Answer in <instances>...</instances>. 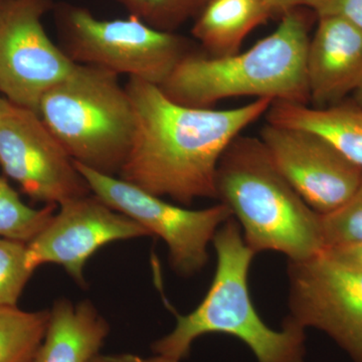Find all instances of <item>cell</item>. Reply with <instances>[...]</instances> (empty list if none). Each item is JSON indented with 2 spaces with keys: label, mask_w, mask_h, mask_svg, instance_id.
<instances>
[{
  "label": "cell",
  "mask_w": 362,
  "mask_h": 362,
  "mask_svg": "<svg viewBox=\"0 0 362 362\" xmlns=\"http://www.w3.org/2000/svg\"><path fill=\"white\" fill-rule=\"evenodd\" d=\"M289 319L322 331L354 362H362V271L317 255L289 261Z\"/></svg>",
  "instance_id": "cell-9"
},
{
  "label": "cell",
  "mask_w": 362,
  "mask_h": 362,
  "mask_svg": "<svg viewBox=\"0 0 362 362\" xmlns=\"http://www.w3.org/2000/svg\"><path fill=\"white\" fill-rule=\"evenodd\" d=\"M259 140L281 175L321 216L346 204L361 187L362 169L315 133L267 122Z\"/></svg>",
  "instance_id": "cell-11"
},
{
  "label": "cell",
  "mask_w": 362,
  "mask_h": 362,
  "mask_svg": "<svg viewBox=\"0 0 362 362\" xmlns=\"http://www.w3.org/2000/svg\"><path fill=\"white\" fill-rule=\"evenodd\" d=\"M273 16L283 14L296 7H301L303 0H267Z\"/></svg>",
  "instance_id": "cell-25"
},
{
  "label": "cell",
  "mask_w": 362,
  "mask_h": 362,
  "mask_svg": "<svg viewBox=\"0 0 362 362\" xmlns=\"http://www.w3.org/2000/svg\"><path fill=\"white\" fill-rule=\"evenodd\" d=\"M109 333L110 325L89 300L78 303L57 300L33 362H89Z\"/></svg>",
  "instance_id": "cell-14"
},
{
  "label": "cell",
  "mask_w": 362,
  "mask_h": 362,
  "mask_svg": "<svg viewBox=\"0 0 362 362\" xmlns=\"http://www.w3.org/2000/svg\"><path fill=\"white\" fill-rule=\"evenodd\" d=\"M28 244L0 237V306H18L33 272L25 263Z\"/></svg>",
  "instance_id": "cell-19"
},
{
  "label": "cell",
  "mask_w": 362,
  "mask_h": 362,
  "mask_svg": "<svg viewBox=\"0 0 362 362\" xmlns=\"http://www.w3.org/2000/svg\"><path fill=\"white\" fill-rule=\"evenodd\" d=\"M125 88L134 108L135 130L118 177L182 206L197 199H216L221 156L274 102L261 98L214 110L175 103L158 86L138 78H128Z\"/></svg>",
  "instance_id": "cell-1"
},
{
  "label": "cell",
  "mask_w": 362,
  "mask_h": 362,
  "mask_svg": "<svg viewBox=\"0 0 362 362\" xmlns=\"http://www.w3.org/2000/svg\"><path fill=\"white\" fill-rule=\"evenodd\" d=\"M54 6L52 0H7L0 21V96L35 112L77 65L42 25Z\"/></svg>",
  "instance_id": "cell-10"
},
{
  "label": "cell",
  "mask_w": 362,
  "mask_h": 362,
  "mask_svg": "<svg viewBox=\"0 0 362 362\" xmlns=\"http://www.w3.org/2000/svg\"><path fill=\"white\" fill-rule=\"evenodd\" d=\"M57 209L28 206L6 180L0 177V237L28 244L51 221Z\"/></svg>",
  "instance_id": "cell-18"
},
{
  "label": "cell",
  "mask_w": 362,
  "mask_h": 362,
  "mask_svg": "<svg viewBox=\"0 0 362 362\" xmlns=\"http://www.w3.org/2000/svg\"><path fill=\"white\" fill-rule=\"evenodd\" d=\"M59 47L76 64L99 66L161 86L194 44L176 33L162 32L141 18L100 20L89 9L68 2L54 4Z\"/></svg>",
  "instance_id": "cell-6"
},
{
  "label": "cell",
  "mask_w": 362,
  "mask_h": 362,
  "mask_svg": "<svg viewBox=\"0 0 362 362\" xmlns=\"http://www.w3.org/2000/svg\"><path fill=\"white\" fill-rule=\"evenodd\" d=\"M321 226L324 250L362 240V182L346 204L321 216Z\"/></svg>",
  "instance_id": "cell-20"
},
{
  "label": "cell",
  "mask_w": 362,
  "mask_h": 362,
  "mask_svg": "<svg viewBox=\"0 0 362 362\" xmlns=\"http://www.w3.org/2000/svg\"><path fill=\"white\" fill-rule=\"evenodd\" d=\"M303 6L310 8L318 18H340L362 32V0H303Z\"/></svg>",
  "instance_id": "cell-22"
},
{
  "label": "cell",
  "mask_w": 362,
  "mask_h": 362,
  "mask_svg": "<svg viewBox=\"0 0 362 362\" xmlns=\"http://www.w3.org/2000/svg\"><path fill=\"white\" fill-rule=\"evenodd\" d=\"M216 188L255 254L303 261L323 252L321 214L281 175L259 138L233 140L218 162Z\"/></svg>",
  "instance_id": "cell-3"
},
{
  "label": "cell",
  "mask_w": 362,
  "mask_h": 362,
  "mask_svg": "<svg viewBox=\"0 0 362 362\" xmlns=\"http://www.w3.org/2000/svg\"><path fill=\"white\" fill-rule=\"evenodd\" d=\"M266 117L268 123L321 136L362 169V108L354 102L317 108L274 101Z\"/></svg>",
  "instance_id": "cell-15"
},
{
  "label": "cell",
  "mask_w": 362,
  "mask_h": 362,
  "mask_svg": "<svg viewBox=\"0 0 362 362\" xmlns=\"http://www.w3.org/2000/svg\"><path fill=\"white\" fill-rule=\"evenodd\" d=\"M309 30L301 7L290 9L271 35L247 51L226 57L192 52L158 87L175 103L194 108L235 97L308 105Z\"/></svg>",
  "instance_id": "cell-2"
},
{
  "label": "cell",
  "mask_w": 362,
  "mask_h": 362,
  "mask_svg": "<svg viewBox=\"0 0 362 362\" xmlns=\"http://www.w3.org/2000/svg\"><path fill=\"white\" fill-rule=\"evenodd\" d=\"M128 11L130 16L141 18L144 13L146 0H117Z\"/></svg>",
  "instance_id": "cell-26"
},
{
  "label": "cell",
  "mask_w": 362,
  "mask_h": 362,
  "mask_svg": "<svg viewBox=\"0 0 362 362\" xmlns=\"http://www.w3.org/2000/svg\"><path fill=\"white\" fill-rule=\"evenodd\" d=\"M90 192L119 213L129 216L146 228L150 235L160 238L168 250L171 268L182 277L199 273L209 261V245L228 218L225 204L189 209L164 201L118 176L104 175L76 162Z\"/></svg>",
  "instance_id": "cell-7"
},
{
  "label": "cell",
  "mask_w": 362,
  "mask_h": 362,
  "mask_svg": "<svg viewBox=\"0 0 362 362\" xmlns=\"http://www.w3.org/2000/svg\"><path fill=\"white\" fill-rule=\"evenodd\" d=\"M7 0H0V21H1L2 16H4V8H6Z\"/></svg>",
  "instance_id": "cell-28"
},
{
  "label": "cell",
  "mask_w": 362,
  "mask_h": 362,
  "mask_svg": "<svg viewBox=\"0 0 362 362\" xmlns=\"http://www.w3.org/2000/svg\"><path fill=\"white\" fill-rule=\"evenodd\" d=\"M352 94H354V103L358 105L362 108V81Z\"/></svg>",
  "instance_id": "cell-27"
},
{
  "label": "cell",
  "mask_w": 362,
  "mask_h": 362,
  "mask_svg": "<svg viewBox=\"0 0 362 362\" xmlns=\"http://www.w3.org/2000/svg\"><path fill=\"white\" fill-rule=\"evenodd\" d=\"M49 310L0 306V362H33L44 341Z\"/></svg>",
  "instance_id": "cell-17"
},
{
  "label": "cell",
  "mask_w": 362,
  "mask_h": 362,
  "mask_svg": "<svg viewBox=\"0 0 362 362\" xmlns=\"http://www.w3.org/2000/svg\"><path fill=\"white\" fill-rule=\"evenodd\" d=\"M37 113L74 161L118 176L135 130L132 101L118 75L77 64L45 93Z\"/></svg>",
  "instance_id": "cell-5"
},
{
  "label": "cell",
  "mask_w": 362,
  "mask_h": 362,
  "mask_svg": "<svg viewBox=\"0 0 362 362\" xmlns=\"http://www.w3.org/2000/svg\"><path fill=\"white\" fill-rule=\"evenodd\" d=\"M0 168L23 194L56 206L92 194L75 161L37 112L0 96Z\"/></svg>",
  "instance_id": "cell-8"
},
{
  "label": "cell",
  "mask_w": 362,
  "mask_h": 362,
  "mask_svg": "<svg viewBox=\"0 0 362 362\" xmlns=\"http://www.w3.org/2000/svg\"><path fill=\"white\" fill-rule=\"evenodd\" d=\"M310 101L317 108L339 103L362 81V32L337 18H319L306 58Z\"/></svg>",
  "instance_id": "cell-13"
},
{
  "label": "cell",
  "mask_w": 362,
  "mask_h": 362,
  "mask_svg": "<svg viewBox=\"0 0 362 362\" xmlns=\"http://www.w3.org/2000/svg\"><path fill=\"white\" fill-rule=\"evenodd\" d=\"M209 0H146L142 20L162 32L175 33L195 20Z\"/></svg>",
  "instance_id": "cell-21"
},
{
  "label": "cell",
  "mask_w": 362,
  "mask_h": 362,
  "mask_svg": "<svg viewBox=\"0 0 362 362\" xmlns=\"http://www.w3.org/2000/svg\"><path fill=\"white\" fill-rule=\"evenodd\" d=\"M322 254L352 269L362 271V240L354 244L328 247Z\"/></svg>",
  "instance_id": "cell-23"
},
{
  "label": "cell",
  "mask_w": 362,
  "mask_h": 362,
  "mask_svg": "<svg viewBox=\"0 0 362 362\" xmlns=\"http://www.w3.org/2000/svg\"><path fill=\"white\" fill-rule=\"evenodd\" d=\"M271 16L267 0H209L195 18L192 33L209 56H230Z\"/></svg>",
  "instance_id": "cell-16"
},
{
  "label": "cell",
  "mask_w": 362,
  "mask_h": 362,
  "mask_svg": "<svg viewBox=\"0 0 362 362\" xmlns=\"http://www.w3.org/2000/svg\"><path fill=\"white\" fill-rule=\"evenodd\" d=\"M58 209L26 247V266L33 272L45 264H56L83 286L86 264L102 247L150 235L137 221L93 194L66 202Z\"/></svg>",
  "instance_id": "cell-12"
},
{
  "label": "cell",
  "mask_w": 362,
  "mask_h": 362,
  "mask_svg": "<svg viewBox=\"0 0 362 362\" xmlns=\"http://www.w3.org/2000/svg\"><path fill=\"white\" fill-rule=\"evenodd\" d=\"M213 245L216 266L209 291L194 311L175 314V328L152 344V351L181 361L197 338L223 333L244 342L258 362H304L305 329L287 318L282 329H272L255 308L249 273L256 254L233 216L218 228Z\"/></svg>",
  "instance_id": "cell-4"
},
{
  "label": "cell",
  "mask_w": 362,
  "mask_h": 362,
  "mask_svg": "<svg viewBox=\"0 0 362 362\" xmlns=\"http://www.w3.org/2000/svg\"><path fill=\"white\" fill-rule=\"evenodd\" d=\"M89 362H180L170 357L156 354L150 357H143L131 354H97Z\"/></svg>",
  "instance_id": "cell-24"
}]
</instances>
